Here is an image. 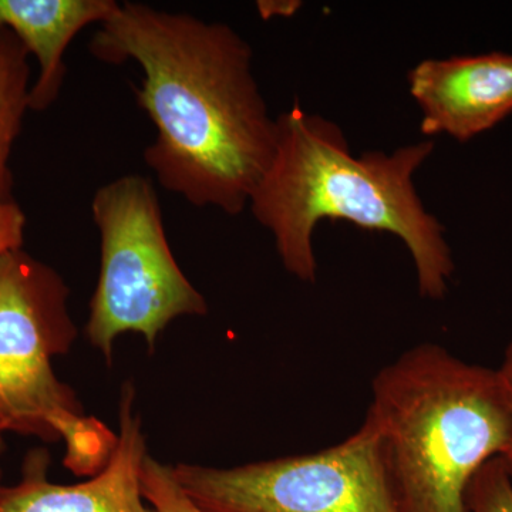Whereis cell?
I'll return each mask as SVG.
<instances>
[{
    "mask_svg": "<svg viewBox=\"0 0 512 512\" xmlns=\"http://www.w3.org/2000/svg\"><path fill=\"white\" fill-rule=\"evenodd\" d=\"M89 49L140 66L134 94L156 127L144 161L161 187L198 208L245 211L276 146L247 40L224 23L124 2Z\"/></svg>",
    "mask_w": 512,
    "mask_h": 512,
    "instance_id": "6da1fadb",
    "label": "cell"
},
{
    "mask_svg": "<svg viewBox=\"0 0 512 512\" xmlns=\"http://www.w3.org/2000/svg\"><path fill=\"white\" fill-rule=\"evenodd\" d=\"M3 450V441H2V434H0V454H2Z\"/></svg>",
    "mask_w": 512,
    "mask_h": 512,
    "instance_id": "9a60e30c",
    "label": "cell"
},
{
    "mask_svg": "<svg viewBox=\"0 0 512 512\" xmlns=\"http://www.w3.org/2000/svg\"><path fill=\"white\" fill-rule=\"evenodd\" d=\"M173 473L205 512H402L365 421L316 453L234 468L180 463Z\"/></svg>",
    "mask_w": 512,
    "mask_h": 512,
    "instance_id": "8992f818",
    "label": "cell"
},
{
    "mask_svg": "<svg viewBox=\"0 0 512 512\" xmlns=\"http://www.w3.org/2000/svg\"><path fill=\"white\" fill-rule=\"evenodd\" d=\"M69 295L62 276L22 248L0 254V434L63 440L64 466L93 477L109 461L117 434L87 417L53 370V357L77 338Z\"/></svg>",
    "mask_w": 512,
    "mask_h": 512,
    "instance_id": "277c9868",
    "label": "cell"
},
{
    "mask_svg": "<svg viewBox=\"0 0 512 512\" xmlns=\"http://www.w3.org/2000/svg\"><path fill=\"white\" fill-rule=\"evenodd\" d=\"M498 375H500L501 383H503L505 396H507L508 407L511 412V437L508 441L507 450L503 454L505 468H507L508 477L512 483V342L505 349L503 362L498 367Z\"/></svg>",
    "mask_w": 512,
    "mask_h": 512,
    "instance_id": "5bb4252c",
    "label": "cell"
},
{
    "mask_svg": "<svg viewBox=\"0 0 512 512\" xmlns=\"http://www.w3.org/2000/svg\"><path fill=\"white\" fill-rule=\"evenodd\" d=\"M29 56L18 37L0 28V202L13 200L10 156L30 110Z\"/></svg>",
    "mask_w": 512,
    "mask_h": 512,
    "instance_id": "30bf717a",
    "label": "cell"
},
{
    "mask_svg": "<svg viewBox=\"0 0 512 512\" xmlns=\"http://www.w3.org/2000/svg\"><path fill=\"white\" fill-rule=\"evenodd\" d=\"M433 151L434 143L423 141L390 154L355 157L338 124L306 113L296 99L276 117L274 157L248 205L274 237L286 271L299 281H316L313 231L330 218L402 239L416 266L420 295L440 301L456 266L443 225L414 185V174Z\"/></svg>",
    "mask_w": 512,
    "mask_h": 512,
    "instance_id": "7a4b0ae2",
    "label": "cell"
},
{
    "mask_svg": "<svg viewBox=\"0 0 512 512\" xmlns=\"http://www.w3.org/2000/svg\"><path fill=\"white\" fill-rule=\"evenodd\" d=\"M25 228L26 215L18 202H0V254L23 247Z\"/></svg>",
    "mask_w": 512,
    "mask_h": 512,
    "instance_id": "4fadbf2b",
    "label": "cell"
},
{
    "mask_svg": "<svg viewBox=\"0 0 512 512\" xmlns=\"http://www.w3.org/2000/svg\"><path fill=\"white\" fill-rule=\"evenodd\" d=\"M134 402L133 386L124 384L116 446L96 476L79 484L52 483L49 453L33 448L23 460L19 483L0 485V512H157L141 491L147 447Z\"/></svg>",
    "mask_w": 512,
    "mask_h": 512,
    "instance_id": "52a82bcc",
    "label": "cell"
},
{
    "mask_svg": "<svg viewBox=\"0 0 512 512\" xmlns=\"http://www.w3.org/2000/svg\"><path fill=\"white\" fill-rule=\"evenodd\" d=\"M365 423L402 512H468L477 471L503 457L511 412L497 369L424 343L383 367Z\"/></svg>",
    "mask_w": 512,
    "mask_h": 512,
    "instance_id": "3957f363",
    "label": "cell"
},
{
    "mask_svg": "<svg viewBox=\"0 0 512 512\" xmlns=\"http://www.w3.org/2000/svg\"><path fill=\"white\" fill-rule=\"evenodd\" d=\"M141 491L157 512H205L177 483L173 466H165L148 454L141 470Z\"/></svg>",
    "mask_w": 512,
    "mask_h": 512,
    "instance_id": "8fae6325",
    "label": "cell"
},
{
    "mask_svg": "<svg viewBox=\"0 0 512 512\" xmlns=\"http://www.w3.org/2000/svg\"><path fill=\"white\" fill-rule=\"evenodd\" d=\"M100 235V275L86 335L107 362L120 335L141 333L150 350L174 319L207 315L204 296L175 261L153 181L123 175L92 201Z\"/></svg>",
    "mask_w": 512,
    "mask_h": 512,
    "instance_id": "5b68a950",
    "label": "cell"
},
{
    "mask_svg": "<svg viewBox=\"0 0 512 512\" xmlns=\"http://www.w3.org/2000/svg\"><path fill=\"white\" fill-rule=\"evenodd\" d=\"M468 512H512V483L503 458L485 463L467 490Z\"/></svg>",
    "mask_w": 512,
    "mask_h": 512,
    "instance_id": "7c38bea8",
    "label": "cell"
},
{
    "mask_svg": "<svg viewBox=\"0 0 512 512\" xmlns=\"http://www.w3.org/2000/svg\"><path fill=\"white\" fill-rule=\"evenodd\" d=\"M117 8L116 0H0V28L18 37L39 64L30 110L45 111L55 103L66 77L67 47L84 28L106 22Z\"/></svg>",
    "mask_w": 512,
    "mask_h": 512,
    "instance_id": "9c48e42d",
    "label": "cell"
},
{
    "mask_svg": "<svg viewBox=\"0 0 512 512\" xmlns=\"http://www.w3.org/2000/svg\"><path fill=\"white\" fill-rule=\"evenodd\" d=\"M409 90L421 133L471 140L512 113V55L423 60L410 70Z\"/></svg>",
    "mask_w": 512,
    "mask_h": 512,
    "instance_id": "ba28073f",
    "label": "cell"
}]
</instances>
